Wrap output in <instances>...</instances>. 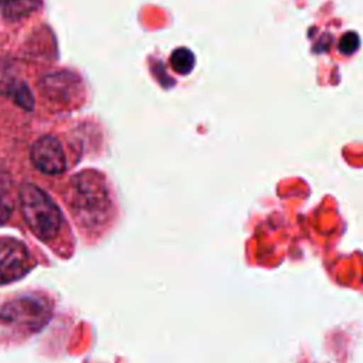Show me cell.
<instances>
[{"instance_id": "cell-5", "label": "cell", "mask_w": 363, "mask_h": 363, "mask_svg": "<svg viewBox=\"0 0 363 363\" xmlns=\"http://www.w3.org/2000/svg\"><path fill=\"white\" fill-rule=\"evenodd\" d=\"M34 166L45 174H61L67 169L65 153L55 136L45 135L37 139L30 150Z\"/></svg>"}, {"instance_id": "cell-9", "label": "cell", "mask_w": 363, "mask_h": 363, "mask_svg": "<svg viewBox=\"0 0 363 363\" xmlns=\"http://www.w3.org/2000/svg\"><path fill=\"white\" fill-rule=\"evenodd\" d=\"M7 94L18 106H21L27 111L33 109L34 98H33L30 89L27 88V85L24 82H16V84L10 85Z\"/></svg>"}, {"instance_id": "cell-3", "label": "cell", "mask_w": 363, "mask_h": 363, "mask_svg": "<svg viewBox=\"0 0 363 363\" xmlns=\"http://www.w3.org/2000/svg\"><path fill=\"white\" fill-rule=\"evenodd\" d=\"M48 316V306L37 296H20L0 309V320L21 328L37 329Z\"/></svg>"}, {"instance_id": "cell-2", "label": "cell", "mask_w": 363, "mask_h": 363, "mask_svg": "<svg viewBox=\"0 0 363 363\" xmlns=\"http://www.w3.org/2000/svg\"><path fill=\"white\" fill-rule=\"evenodd\" d=\"M21 214L35 237L43 241L55 238L62 225V216L58 206L45 191L31 183L20 189Z\"/></svg>"}, {"instance_id": "cell-10", "label": "cell", "mask_w": 363, "mask_h": 363, "mask_svg": "<svg viewBox=\"0 0 363 363\" xmlns=\"http://www.w3.org/2000/svg\"><path fill=\"white\" fill-rule=\"evenodd\" d=\"M359 45H360V40H359V35L354 31L345 33L340 38V43H339V48H340L342 54H345V55L353 54L359 48Z\"/></svg>"}, {"instance_id": "cell-6", "label": "cell", "mask_w": 363, "mask_h": 363, "mask_svg": "<svg viewBox=\"0 0 363 363\" xmlns=\"http://www.w3.org/2000/svg\"><path fill=\"white\" fill-rule=\"evenodd\" d=\"M79 85V79L75 75L68 72H57L43 79L41 91L45 98L54 102L68 104L78 94Z\"/></svg>"}, {"instance_id": "cell-8", "label": "cell", "mask_w": 363, "mask_h": 363, "mask_svg": "<svg viewBox=\"0 0 363 363\" xmlns=\"http://www.w3.org/2000/svg\"><path fill=\"white\" fill-rule=\"evenodd\" d=\"M194 54L189 48H177L170 55V65L180 75H187L194 68Z\"/></svg>"}, {"instance_id": "cell-11", "label": "cell", "mask_w": 363, "mask_h": 363, "mask_svg": "<svg viewBox=\"0 0 363 363\" xmlns=\"http://www.w3.org/2000/svg\"><path fill=\"white\" fill-rule=\"evenodd\" d=\"M10 214H11L10 203L3 196H0V225L9 220Z\"/></svg>"}, {"instance_id": "cell-7", "label": "cell", "mask_w": 363, "mask_h": 363, "mask_svg": "<svg viewBox=\"0 0 363 363\" xmlns=\"http://www.w3.org/2000/svg\"><path fill=\"white\" fill-rule=\"evenodd\" d=\"M41 6V0H0V11L9 20L27 17Z\"/></svg>"}, {"instance_id": "cell-1", "label": "cell", "mask_w": 363, "mask_h": 363, "mask_svg": "<svg viewBox=\"0 0 363 363\" xmlns=\"http://www.w3.org/2000/svg\"><path fill=\"white\" fill-rule=\"evenodd\" d=\"M68 204L77 221L95 228L104 224L111 211V199L106 179L95 170H82L71 180Z\"/></svg>"}, {"instance_id": "cell-4", "label": "cell", "mask_w": 363, "mask_h": 363, "mask_svg": "<svg viewBox=\"0 0 363 363\" xmlns=\"http://www.w3.org/2000/svg\"><path fill=\"white\" fill-rule=\"evenodd\" d=\"M31 268L26 245L14 238H0V285L24 277Z\"/></svg>"}]
</instances>
